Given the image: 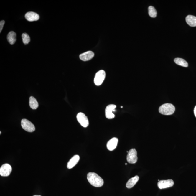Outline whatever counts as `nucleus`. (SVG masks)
I'll list each match as a JSON object with an SVG mask.
<instances>
[{"instance_id": "f257e3e1", "label": "nucleus", "mask_w": 196, "mask_h": 196, "mask_svg": "<svg viewBox=\"0 0 196 196\" xmlns=\"http://www.w3.org/2000/svg\"><path fill=\"white\" fill-rule=\"evenodd\" d=\"M87 178L89 183L95 187H101L104 183L103 179L94 172H89L87 174Z\"/></svg>"}, {"instance_id": "f03ea898", "label": "nucleus", "mask_w": 196, "mask_h": 196, "mask_svg": "<svg viewBox=\"0 0 196 196\" xmlns=\"http://www.w3.org/2000/svg\"><path fill=\"white\" fill-rule=\"evenodd\" d=\"M175 111V106L171 103H165L159 108V112L160 113L165 115L173 114Z\"/></svg>"}, {"instance_id": "7ed1b4c3", "label": "nucleus", "mask_w": 196, "mask_h": 196, "mask_svg": "<svg viewBox=\"0 0 196 196\" xmlns=\"http://www.w3.org/2000/svg\"><path fill=\"white\" fill-rule=\"evenodd\" d=\"M21 126L23 129L29 132H34L35 130L34 125L29 120L23 119L21 121Z\"/></svg>"}, {"instance_id": "20e7f679", "label": "nucleus", "mask_w": 196, "mask_h": 196, "mask_svg": "<svg viewBox=\"0 0 196 196\" xmlns=\"http://www.w3.org/2000/svg\"><path fill=\"white\" fill-rule=\"evenodd\" d=\"M106 73L104 70H101L98 71L95 75L94 78V83L95 85H101L106 78Z\"/></svg>"}, {"instance_id": "39448f33", "label": "nucleus", "mask_w": 196, "mask_h": 196, "mask_svg": "<svg viewBox=\"0 0 196 196\" xmlns=\"http://www.w3.org/2000/svg\"><path fill=\"white\" fill-rule=\"evenodd\" d=\"M137 151L135 149H132L128 152L127 156V161L130 164H135L137 162Z\"/></svg>"}, {"instance_id": "423d86ee", "label": "nucleus", "mask_w": 196, "mask_h": 196, "mask_svg": "<svg viewBox=\"0 0 196 196\" xmlns=\"http://www.w3.org/2000/svg\"><path fill=\"white\" fill-rule=\"evenodd\" d=\"M77 119L81 126L84 128H87L89 125L88 118L85 114L82 112L78 113L77 115Z\"/></svg>"}, {"instance_id": "0eeeda50", "label": "nucleus", "mask_w": 196, "mask_h": 196, "mask_svg": "<svg viewBox=\"0 0 196 196\" xmlns=\"http://www.w3.org/2000/svg\"><path fill=\"white\" fill-rule=\"evenodd\" d=\"M116 106L114 104H110L106 106L105 110V114L106 118L108 119H112L115 117V115L113 112L116 111Z\"/></svg>"}, {"instance_id": "6e6552de", "label": "nucleus", "mask_w": 196, "mask_h": 196, "mask_svg": "<svg viewBox=\"0 0 196 196\" xmlns=\"http://www.w3.org/2000/svg\"><path fill=\"white\" fill-rule=\"evenodd\" d=\"M12 167L10 164H3L0 168V175L3 177L9 176L12 171Z\"/></svg>"}, {"instance_id": "1a4fd4ad", "label": "nucleus", "mask_w": 196, "mask_h": 196, "mask_svg": "<svg viewBox=\"0 0 196 196\" xmlns=\"http://www.w3.org/2000/svg\"><path fill=\"white\" fill-rule=\"evenodd\" d=\"M158 186L160 189H164L171 187L174 185V182L172 179L161 180L158 183Z\"/></svg>"}, {"instance_id": "9d476101", "label": "nucleus", "mask_w": 196, "mask_h": 196, "mask_svg": "<svg viewBox=\"0 0 196 196\" xmlns=\"http://www.w3.org/2000/svg\"><path fill=\"white\" fill-rule=\"evenodd\" d=\"M25 17L26 19L29 22L37 21L40 18L38 14L33 12H27L25 15Z\"/></svg>"}, {"instance_id": "9b49d317", "label": "nucleus", "mask_w": 196, "mask_h": 196, "mask_svg": "<svg viewBox=\"0 0 196 196\" xmlns=\"http://www.w3.org/2000/svg\"><path fill=\"white\" fill-rule=\"evenodd\" d=\"M118 141V140L117 138H112L107 143V147L108 150L111 151L115 149L117 146Z\"/></svg>"}, {"instance_id": "f8f14e48", "label": "nucleus", "mask_w": 196, "mask_h": 196, "mask_svg": "<svg viewBox=\"0 0 196 196\" xmlns=\"http://www.w3.org/2000/svg\"><path fill=\"white\" fill-rule=\"evenodd\" d=\"M95 54L91 51H88L80 55V58L83 61H87L92 59L93 57Z\"/></svg>"}, {"instance_id": "ddd939ff", "label": "nucleus", "mask_w": 196, "mask_h": 196, "mask_svg": "<svg viewBox=\"0 0 196 196\" xmlns=\"http://www.w3.org/2000/svg\"><path fill=\"white\" fill-rule=\"evenodd\" d=\"M80 158V157L78 155H75V156H73L67 164V168L68 169L73 168L78 164Z\"/></svg>"}, {"instance_id": "4468645a", "label": "nucleus", "mask_w": 196, "mask_h": 196, "mask_svg": "<svg viewBox=\"0 0 196 196\" xmlns=\"http://www.w3.org/2000/svg\"><path fill=\"white\" fill-rule=\"evenodd\" d=\"M186 21L187 24L191 27H196V17L189 15L186 17Z\"/></svg>"}, {"instance_id": "2eb2a0df", "label": "nucleus", "mask_w": 196, "mask_h": 196, "mask_svg": "<svg viewBox=\"0 0 196 196\" xmlns=\"http://www.w3.org/2000/svg\"><path fill=\"white\" fill-rule=\"evenodd\" d=\"M139 179V177L136 176L130 179L126 183V187L128 189H131L134 187Z\"/></svg>"}, {"instance_id": "dca6fc26", "label": "nucleus", "mask_w": 196, "mask_h": 196, "mask_svg": "<svg viewBox=\"0 0 196 196\" xmlns=\"http://www.w3.org/2000/svg\"><path fill=\"white\" fill-rule=\"evenodd\" d=\"M7 39L11 45H14L16 41V34L14 31H11L8 34Z\"/></svg>"}, {"instance_id": "f3484780", "label": "nucleus", "mask_w": 196, "mask_h": 196, "mask_svg": "<svg viewBox=\"0 0 196 196\" xmlns=\"http://www.w3.org/2000/svg\"><path fill=\"white\" fill-rule=\"evenodd\" d=\"M29 105L30 107L33 109H36L39 106L38 102L34 97H30L29 99Z\"/></svg>"}, {"instance_id": "a211bd4d", "label": "nucleus", "mask_w": 196, "mask_h": 196, "mask_svg": "<svg viewBox=\"0 0 196 196\" xmlns=\"http://www.w3.org/2000/svg\"><path fill=\"white\" fill-rule=\"evenodd\" d=\"M174 62L178 65L185 67H187L188 64L185 60L180 58H177L174 59Z\"/></svg>"}, {"instance_id": "6ab92c4d", "label": "nucleus", "mask_w": 196, "mask_h": 196, "mask_svg": "<svg viewBox=\"0 0 196 196\" xmlns=\"http://www.w3.org/2000/svg\"><path fill=\"white\" fill-rule=\"evenodd\" d=\"M149 14L151 18H155L157 15L156 9L153 6H150L148 7Z\"/></svg>"}, {"instance_id": "aec40b11", "label": "nucleus", "mask_w": 196, "mask_h": 196, "mask_svg": "<svg viewBox=\"0 0 196 196\" xmlns=\"http://www.w3.org/2000/svg\"><path fill=\"white\" fill-rule=\"evenodd\" d=\"M22 37L23 43L25 45L28 44L30 41V38L29 36L27 34H23L22 35Z\"/></svg>"}, {"instance_id": "412c9836", "label": "nucleus", "mask_w": 196, "mask_h": 196, "mask_svg": "<svg viewBox=\"0 0 196 196\" xmlns=\"http://www.w3.org/2000/svg\"><path fill=\"white\" fill-rule=\"evenodd\" d=\"M4 24H5V21L4 20H2V21H1V22H0V32H1V31H2Z\"/></svg>"}, {"instance_id": "4be33fe9", "label": "nucleus", "mask_w": 196, "mask_h": 196, "mask_svg": "<svg viewBox=\"0 0 196 196\" xmlns=\"http://www.w3.org/2000/svg\"><path fill=\"white\" fill-rule=\"evenodd\" d=\"M194 113L195 114V117H196V106H195V108H194Z\"/></svg>"}, {"instance_id": "5701e85b", "label": "nucleus", "mask_w": 196, "mask_h": 196, "mask_svg": "<svg viewBox=\"0 0 196 196\" xmlns=\"http://www.w3.org/2000/svg\"><path fill=\"white\" fill-rule=\"evenodd\" d=\"M33 196H41L40 195H34Z\"/></svg>"}, {"instance_id": "b1692460", "label": "nucleus", "mask_w": 196, "mask_h": 196, "mask_svg": "<svg viewBox=\"0 0 196 196\" xmlns=\"http://www.w3.org/2000/svg\"><path fill=\"white\" fill-rule=\"evenodd\" d=\"M125 164V165H127V164H126H126Z\"/></svg>"}, {"instance_id": "393cba45", "label": "nucleus", "mask_w": 196, "mask_h": 196, "mask_svg": "<svg viewBox=\"0 0 196 196\" xmlns=\"http://www.w3.org/2000/svg\"><path fill=\"white\" fill-rule=\"evenodd\" d=\"M121 108H123V106H121Z\"/></svg>"}, {"instance_id": "a878e982", "label": "nucleus", "mask_w": 196, "mask_h": 196, "mask_svg": "<svg viewBox=\"0 0 196 196\" xmlns=\"http://www.w3.org/2000/svg\"><path fill=\"white\" fill-rule=\"evenodd\" d=\"M1 134V132H0V134Z\"/></svg>"}]
</instances>
